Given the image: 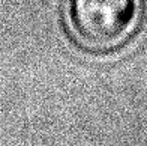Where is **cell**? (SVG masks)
I'll return each mask as SVG.
<instances>
[{"instance_id":"cell-1","label":"cell","mask_w":147,"mask_h":146,"mask_svg":"<svg viewBox=\"0 0 147 146\" xmlns=\"http://www.w3.org/2000/svg\"><path fill=\"white\" fill-rule=\"evenodd\" d=\"M134 0H74L71 21L75 35L90 47H111L129 30Z\"/></svg>"}]
</instances>
